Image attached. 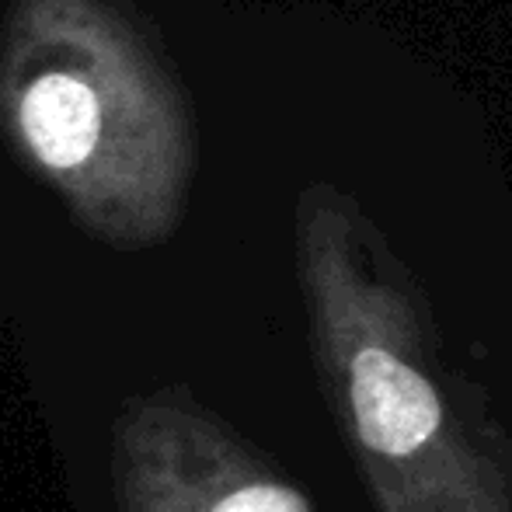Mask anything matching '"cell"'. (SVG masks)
<instances>
[{
    "instance_id": "obj_1",
    "label": "cell",
    "mask_w": 512,
    "mask_h": 512,
    "mask_svg": "<svg viewBox=\"0 0 512 512\" xmlns=\"http://www.w3.org/2000/svg\"><path fill=\"white\" fill-rule=\"evenodd\" d=\"M0 136L115 248L175 230L196 168L185 88L129 0H7Z\"/></svg>"
},
{
    "instance_id": "obj_2",
    "label": "cell",
    "mask_w": 512,
    "mask_h": 512,
    "mask_svg": "<svg viewBox=\"0 0 512 512\" xmlns=\"http://www.w3.org/2000/svg\"><path fill=\"white\" fill-rule=\"evenodd\" d=\"M352 408L366 446L387 457L418 450L439 425V398L429 380L384 349H366L352 363Z\"/></svg>"
},
{
    "instance_id": "obj_3",
    "label": "cell",
    "mask_w": 512,
    "mask_h": 512,
    "mask_svg": "<svg viewBox=\"0 0 512 512\" xmlns=\"http://www.w3.org/2000/svg\"><path fill=\"white\" fill-rule=\"evenodd\" d=\"M209 512H310L304 495L283 485H244L223 495Z\"/></svg>"
}]
</instances>
